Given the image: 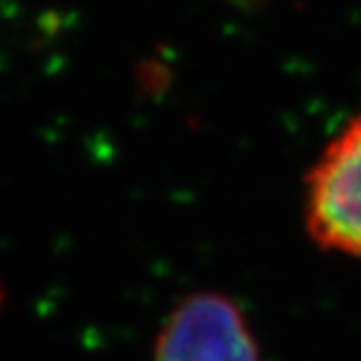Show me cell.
Masks as SVG:
<instances>
[{
  "instance_id": "obj_1",
  "label": "cell",
  "mask_w": 361,
  "mask_h": 361,
  "mask_svg": "<svg viewBox=\"0 0 361 361\" xmlns=\"http://www.w3.org/2000/svg\"><path fill=\"white\" fill-rule=\"evenodd\" d=\"M302 220L322 250L361 262V114L342 124L309 168Z\"/></svg>"
},
{
  "instance_id": "obj_2",
  "label": "cell",
  "mask_w": 361,
  "mask_h": 361,
  "mask_svg": "<svg viewBox=\"0 0 361 361\" xmlns=\"http://www.w3.org/2000/svg\"><path fill=\"white\" fill-rule=\"evenodd\" d=\"M152 361L262 359L235 300L218 292H194L172 307L154 340Z\"/></svg>"
}]
</instances>
